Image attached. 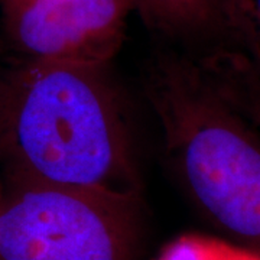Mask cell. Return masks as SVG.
Masks as SVG:
<instances>
[{
	"mask_svg": "<svg viewBox=\"0 0 260 260\" xmlns=\"http://www.w3.org/2000/svg\"><path fill=\"white\" fill-rule=\"evenodd\" d=\"M225 25V45L239 51L260 78V0H229Z\"/></svg>",
	"mask_w": 260,
	"mask_h": 260,
	"instance_id": "7",
	"label": "cell"
},
{
	"mask_svg": "<svg viewBox=\"0 0 260 260\" xmlns=\"http://www.w3.org/2000/svg\"><path fill=\"white\" fill-rule=\"evenodd\" d=\"M139 203L9 179L0 194V260H135Z\"/></svg>",
	"mask_w": 260,
	"mask_h": 260,
	"instance_id": "3",
	"label": "cell"
},
{
	"mask_svg": "<svg viewBox=\"0 0 260 260\" xmlns=\"http://www.w3.org/2000/svg\"><path fill=\"white\" fill-rule=\"evenodd\" d=\"M167 260H260V253L213 239L186 237L171 247Z\"/></svg>",
	"mask_w": 260,
	"mask_h": 260,
	"instance_id": "8",
	"label": "cell"
},
{
	"mask_svg": "<svg viewBox=\"0 0 260 260\" xmlns=\"http://www.w3.org/2000/svg\"><path fill=\"white\" fill-rule=\"evenodd\" d=\"M145 93L191 203L236 244L260 253V130L195 55L159 56Z\"/></svg>",
	"mask_w": 260,
	"mask_h": 260,
	"instance_id": "2",
	"label": "cell"
},
{
	"mask_svg": "<svg viewBox=\"0 0 260 260\" xmlns=\"http://www.w3.org/2000/svg\"><path fill=\"white\" fill-rule=\"evenodd\" d=\"M2 188H3V185H2V181H0V194H2Z\"/></svg>",
	"mask_w": 260,
	"mask_h": 260,
	"instance_id": "9",
	"label": "cell"
},
{
	"mask_svg": "<svg viewBox=\"0 0 260 260\" xmlns=\"http://www.w3.org/2000/svg\"><path fill=\"white\" fill-rule=\"evenodd\" d=\"M218 90L260 130V78L247 59L233 48H218L201 58Z\"/></svg>",
	"mask_w": 260,
	"mask_h": 260,
	"instance_id": "6",
	"label": "cell"
},
{
	"mask_svg": "<svg viewBox=\"0 0 260 260\" xmlns=\"http://www.w3.org/2000/svg\"><path fill=\"white\" fill-rule=\"evenodd\" d=\"M106 67L29 62L0 87L9 179L140 201V178Z\"/></svg>",
	"mask_w": 260,
	"mask_h": 260,
	"instance_id": "1",
	"label": "cell"
},
{
	"mask_svg": "<svg viewBox=\"0 0 260 260\" xmlns=\"http://www.w3.org/2000/svg\"><path fill=\"white\" fill-rule=\"evenodd\" d=\"M145 22L171 37L203 42L208 48L225 44L229 0H130ZM203 49V51H204Z\"/></svg>",
	"mask_w": 260,
	"mask_h": 260,
	"instance_id": "5",
	"label": "cell"
},
{
	"mask_svg": "<svg viewBox=\"0 0 260 260\" xmlns=\"http://www.w3.org/2000/svg\"><path fill=\"white\" fill-rule=\"evenodd\" d=\"M130 0H5V28L29 62L106 67L119 51Z\"/></svg>",
	"mask_w": 260,
	"mask_h": 260,
	"instance_id": "4",
	"label": "cell"
}]
</instances>
